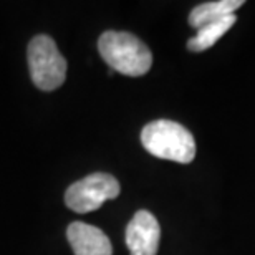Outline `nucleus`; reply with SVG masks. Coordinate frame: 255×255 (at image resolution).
Here are the masks:
<instances>
[{"label":"nucleus","instance_id":"3","mask_svg":"<svg viewBox=\"0 0 255 255\" xmlns=\"http://www.w3.org/2000/svg\"><path fill=\"white\" fill-rule=\"evenodd\" d=\"M28 66L33 85L38 90L53 91L63 85L66 78V60L47 35H38L28 45Z\"/></svg>","mask_w":255,"mask_h":255},{"label":"nucleus","instance_id":"8","mask_svg":"<svg viewBox=\"0 0 255 255\" xmlns=\"http://www.w3.org/2000/svg\"><path fill=\"white\" fill-rule=\"evenodd\" d=\"M236 15H229L226 18H221L217 22L207 23L197 30V33L187 42V48L192 52H204V50L214 47L229 30L236 23Z\"/></svg>","mask_w":255,"mask_h":255},{"label":"nucleus","instance_id":"1","mask_svg":"<svg viewBox=\"0 0 255 255\" xmlns=\"http://www.w3.org/2000/svg\"><path fill=\"white\" fill-rule=\"evenodd\" d=\"M98 50L111 70L126 76L144 75L152 65L151 50L128 32H105L98 40Z\"/></svg>","mask_w":255,"mask_h":255},{"label":"nucleus","instance_id":"7","mask_svg":"<svg viewBox=\"0 0 255 255\" xmlns=\"http://www.w3.org/2000/svg\"><path fill=\"white\" fill-rule=\"evenodd\" d=\"M244 5V0H216V2H206L192 8L189 13V25L194 28H201L204 25L217 22L234 15L237 8Z\"/></svg>","mask_w":255,"mask_h":255},{"label":"nucleus","instance_id":"6","mask_svg":"<svg viewBox=\"0 0 255 255\" xmlns=\"http://www.w3.org/2000/svg\"><path fill=\"white\" fill-rule=\"evenodd\" d=\"M66 237L75 255H113V247L108 236L101 229L90 224H70Z\"/></svg>","mask_w":255,"mask_h":255},{"label":"nucleus","instance_id":"5","mask_svg":"<svg viewBox=\"0 0 255 255\" xmlns=\"http://www.w3.org/2000/svg\"><path fill=\"white\" fill-rule=\"evenodd\" d=\"M161 241V227L149 211H137L126 227V246L131 255H156Z\"/></svg>","mask_w":255,"mask_h":255},{"label":"nucleus","instance_id":"4","mask_svg":"<svg viewBox=\"0 0 255 255\" xmlns=\"http://www.w3.org/2000/svg\"><path fill=\"white\" fill-rule=\"evenodd\" d=\"M120 182L106 172H95L73 182L65 192V202L71 211L86 214L100 209L106 201L120 196Z\"/></svg>","mask_w":255,"mask_h":255},{"label":"nucleus","instance_id":"2","mask_svg":"<svg viewBox=\"0 0 255 255\" xmlns=\"http://www.w3.org/2000/svg\"><path fill=\"white\" fill-rule=\"evenodd\" d=\"M141 142L149 154L159 159L189 164L196 157V141L191 131L169 120L146 125L141 132Z\"/></svg>","mask_w":255,"mask_h":255}]
</instances>
